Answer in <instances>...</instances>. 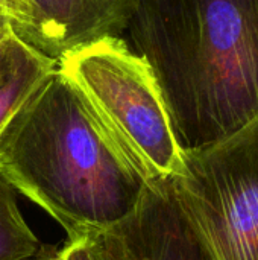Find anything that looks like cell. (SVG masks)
<instances>
[{
	"instance_id": "obj_1",
	"label": "cell",
	"mask_w": 258,
	"mask_h": 260,
	"mask_svg": "<svg viewBox=\"0 0 258 260\" xmlns=\"http://www.w3.org/2000/svg\"><path fill=\"white\" fill-rule=\"evenodd\" d=\"M182 151L258 116V0H137L125 29Z\"/></svg>"
},
{
	"instance_id": "obj_2",
	"label": "cell",
	"mask_w": 258,
	"mask_h": 260,
	"mask_svg": "<svg viewBox=\"0 0 258 260\" xmlns=\"http://www.w3.org/2000/svg\"><path fill=\"white\" fill-rule=\"evenodd\" d=\"M0 174L67 239L125 221L149 186L58 66L0 133Z\"/></svg>"
},
{
	"instance_id": "obj_3",
	"label": "cell",
	"mask_w": 258,
	"mask_h": 260,
	"mask_svg": "<svg viewBox=\"0 0 258 260\" xmlns=\"http://www.w3.org/2000/svg\"><path fill=\"white\" fill-rule=\"evenodd\" d=\"M58 70L82 93L111 139L148 184L176 178L184 151L176 142L148 62L120 37L65 53Z\"/></svg>"
},
{
	"instance_id": "obj_4",
	"label": "cell",
	"mask_w": 258,
	"mask_h": 260,
	"mask_svg": "<svg viewBox=\"0 0 258 260\" xmlns=\"http://www.w3.org/2000/svg\"><path fill=\"white\" fill-rule=\"evenodd\" d=\"M169 184L205 260H258V116L184 151L182 172Z\"/></svg>"
},
{
	"instance_id": "obj_5",
	"label": "cell",
	"mask_w": 258,
	"mask_h": 260,
	"mask_svg": "<svg viewBox=\"0 0 258 260\" xmlns=\"http://www.w3.org/2000/svg\"><path fill=\"white\" fill-rule=\"evenodd\" d=\"M99 236L114 260H205L169 181L149 184L134 213Z\"/></svg>"
},
{
	"instance_id": "obj_6",
	"label": "cell",
	"mask_w": 258,
	"mask_h": 260,
	"mask_svg": "<svg viewBox=\"0 0 258 260\" xmlns=\"http://www.w3.org/2000/svg\"><path fill=\"white\" fill-rule=\"evenodd\" d=\"M137 0H30L35 44L59 61L65 53L106 37H120Z\"/></svg>"
},
{
	"instance_id": "obj_7",
	"label": "cell",
	"mask_w": 258,
	"mask_h": 260,
	"mask_svg": "<svg viewBox=\"0 0 258 260\" xmlns=\"http://www.w3.org/2000/svg\"><path fill=\"white\" fill-rule=\"evenodd\" d=\"M40 247L20 212L15 187L0 174V260H29Z\"/></svg>"
},
{
	"instance_id": "obj_8",
	"label": "cell",
	"mask_w": 258,
	"mask_h": 260,
	"mask_svg": "<svg viewBox=\"0 0 258 260\" xmlns=\"http://www.w3.org/2000/svg\"><path fill=\"white\" fill-rule=\"evenodd\" d=\"M58 66L53 58L35 50L20 70L0 88V133L33 90Z\"/></svg>"
},
{
	"instance_id": "obj_9",
	"label": "cell",
	"mask_w": 258,
	"mask_h": 260,
	"mask_svg": "<svg viewBox=\"0 0 258 260\" xmlns=\"http://www.w3.org/2000/svg\"><path fill=\"white\" fill-rule=\"evenodd\" d=\"M0 34H14L33 47L35 20L30 0H0Z\"/></svg>"
},
{
	"instance_id": "obj_10",
	"label": "cell",
	"mask_w": 258,
	"mask_h": 260,
	"mask_svg": "<svg viewBox=\"0 0 258 260\" xmlns=\"http://www.w3.org/2000/svg\"><path fill=\"white\" fill-rule=\"evenodd\" d=\"M35 50L14 34H8L0 40V88L20 70Z\"/></svg>"
},
{
	"instance_id": "obj_11",
	"label": "cell",
	"mask_w": 258,
	"mask_h": 260,
	"mask_svg": "<svg viewBox=\"0 0 258 260\" xmlns=\"http://www.w3.org/2000/svg\"><path fill=\"white\" fill-rule=\"evenodd\" d=\"M61 260H114L99 233L67 239L61 248Z\"/></svg>"
},
{
	"instance_id": "obj_12",
	"label": "cell",
	"mask_w": 258,
	"mask_h": 260,
	"mask_svg": "<svg viewBox=\"0 0 258 260\" xmlns=\"http://www.w3.org/2000/svg\"><path fill=\"white\" fill-rule=\"evenodd\" d=\"M35 260H61V248L55 245H44L41 244Z\"/></svg>"
},
{
	"instance_id": "obj_13",
	"label": "cell",
	"mask_w": 258,
	"mask_h": 260,
	"mask_svg": "<svg viewBox=\"0 0 258 260\" xmlns=\"http://www.w3.org/2000/svg\"><path fill=\"white\" fill-rule=\"evenodd\" d=\"M6 35H8V34H0V40H2V38H5Z\"/></svg>"
}]
</instances>
